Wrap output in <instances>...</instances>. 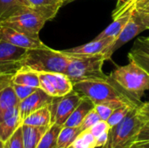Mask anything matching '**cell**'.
<instances>
[{
  "label": "cell",
  "mask_w": 149,
  "mask_h": 148,
  "mask_svg": "<svg viewBox=\"0 0 149 148\" xmlns=\"http://www.w3.org/2000/svg\"><path fill=\"white\" fill-rule=\"evenodd\" d=\"M94 106L95 105L91 99L83 97L79 106L76 107V109L73 111V113L65 123L64 126L79 127L86 116L94 108Z\"/></svg>",
  "instance_id": "cell-17"
},
{
  "label": "cell",
  "mask_w": 149,
  "mask_h": 148,
  "mask_svg": "<svg viewBox=\"0 0 149 148\" xmlns=\"http://www.w3.org/2000/svg\"><path fill=\"white\" fill-rule=\"evenodd\" d=\"M128 59L135 62L149 75V56L135 50H132L128 54Z\"/></svg>",
  "instance_id": "cell-28"
},
{
  "label": "cell",
  "mask_w": 149,
  "mask_h": 148,
  "mask_svg": "<svg viewBox=\"0 0 149 148\" xmlns=\"http://www.w3.org/2000/svg\"><path fill=\"white\" fill-rule=\"evenodd\" d=\"M0 40L6 41L13 45L22 47L27 50L37 49L45 44L39 38H33L11 27L0 24Z\"/></svg>",
  "instance_id": "cell-11"
},
{
  "label": "cell",
  "mask_w": 149,
  "mask_h": 148,
  "mask_svg": "<svg viewBox=\"0 0 149 148\" xmlns=\"http://www.w3.org/2000/svg\"><path fill=\"white\" fill-rule=\"evenodd\" d=\"M135 9L141 14H149V0H139L135 3Z\"/></svg>",
  "instance_id": "cell-34"
},
{
  "label": "cell",
  "mask_w": 149,
  "mask_h": 148,
  "mask_svg": "<svg viewBox=\"0 0 149 148\" xmlns=\"http://www.w3.org/2000/svg\"><path fill=\"white\" fill-rule=\"evenodd\" d=\"M145 38V39H146L147 41H148V42H149V37H148V38Z\"/></svg>",
  "instance_id": "cell-42"
},
{
  "label": "cell",
  "mask_w": 149,
  "mask_h": 148,
  "mask_svg": "<svg viewBox=\"0 0 149 148\" xmlns=\"http://www.w3.org/2000/svg\"><path fill=\"white\" fill-rule=\"evenodd\" d=\"M53 97L47 94L41 88H38L32 94L26 99L19 101L18 111L22 121L33 112L50 106L53 101Z\"/></svg>",
  "instance_id": "cell-12"
},
{
  "label": "cell",
  "mask_w": 149,
  "mask_h": 148,
  "mask_svg": "<svg viewBox=\"0 0 149 148\" xmlns=\"http://www.w3.org/2000/svg\"><path fill=\"white\" fill-rule=\"evenodd\" d=\"M52 124V116L51 111V105L33 112L22 121V125H28L33 126L49 127Z\"/></svg>",
  "instance_id": "cell-18"
},
{
  "label": "cell",
  "mask_w": 149,
  "mask_h": 148,
  "mask_svg": "<svg viewBox=\"0 0 149 148\" xmlns=\"http://www.w3.org/2000/svg\"><path fill=\"white\" fill-rule=\"evenodd\" d=\"M118 1H119V0H118Z\"/></svg>",
  "instance_id": "cell-44"
},
{
  "label": "cell",
  "mask_w": 149,
  "mask_h": 148,
  "mask_svg": "<svg viewBox=\"0 0 149 148\" xmlns=\"http://www.w3.org/2000/svg\"><path fill=\"white\" fill-rule=\"evenodd\" d=\"M25 7H31L26 0H0V23Z\"/></svg>",
  "instance_id": "cell-21"
},
{
  "label": "cell",
  "mask_w": 149,
  "mask_h": 148,
  "mask_svg": "<svg viewBox=\"0 0 149 148\" xmlns=\"http://www.w3.org/2000/svg\"><path fill=\"white\" fill-rule=\"evenodd\" d=\"M70 61V56L62 51L53 50L46 45L29 50L23 66L38 72L65 73Z\"/></svg>",
  "instance_id": "cell-3"
},
{
  "label": "cell",
  "mask_w": 149,
  "mask_h": 148,
  "mask_svg": "<svg viewBox=\"0 0 149 148\" xmlns=\"http://www.w3.org/2000/svg\"><path fill=\"white\" fill-rule=\"evenodd\" d=\"M0 148H3V142L0 140Z\"/></svg>",
  "instance_id": "cell-41"
},
{
  "label": "cell",
  "mask_w": 149,
  "mask_h": 148,
  "mask_svg": "<svg viewBox=\"0 0 149 148\" xmlns=\"http://www.w3.org/2000/svg\"><path fill=\"white\" fill-rule=\"evenodd\" d=\"M73 90L82 97L91 99L94 105L111 101H123L138 106L113 83L110 77L107 79H91L77 82L73 84Z\"/></svg>",
  "instance_id": "cell-2"
},
{
  "label": "cell",
  "mask_w": 149,
  "mask_h": 148,
  "mask_svg": "<svg viewBox=\"0 0 149 148\" xmlns=\"http://www.w3.org/2000/svg\"><path fill=\"white\" fill-rule=\"evenodd\" d=\"M11 83L16 85H23L35 88H39L38 72L30 68L22 66L11 77Z\"/></svg>",
  "instance_id": "cell-20"
},
{
  "label": "cell",
  "mask_w": 149,
  "mask_h": 148,
  "mask_svg": "<svg viewBox=\"0 0 149 148\" xmlns=\"http://www.w3.org/2000/svg\"><path fill=\"white\" fill-rule=\"evenodd\" d=\"M135 106H134L131 104H125V105L116 108L113 112V113L111 114L109 119L107 120L108 125L110 126V127L112 128V127L115 126L116 125H118L120 122H121L126 118V116L129 113V112Z\"/></svg>",
  "instance_id": "cell-26"
},
{
  "label": "cell",
  "mask_w": 149,
  "mask_h": 148,
  "mask_svg": "<svg viewBox=\"0 0 149 148\" xmlns=\"http://www.w3.org/2000/svg\"><path fill=\"white\" fill-rule=\"evenodd\" d=\"M18 103L12 87L11 76H0V121Z\"/></svg>",
  "instance_id": "cell-13"
},
{
  "label": "cell",
  "mask_w": 149,
  "mask_h": 148,
  "mask_svg": "<svg viewBox=\"0 0 149 148\" xmlns=\"http://www.w3.org/2000/svg\"><path fill=\"white\" fill-rule=\"evenodd\" d=\"M22 126L18 106L11 109L0 121V140L6 141Z\"/></svg>",
  "instance_id": "cell-16"
},
{
  "label": "cell",
  "mask_w": 149,
  "mask_h": 148,
  "mask_svg": "<svg viewBox=\"0 0 149 148\" xmlns=\"http://www.w3.org/2000/svg\"><path fill=\"white\" fill-rule=\"evenodd\" d=\"M29 50L0 40V76H13L22 66Z\"/></svg>",
  "instance_id": "cell-8"
},
{
  "label": "cell",
  "mask_w": 149,
  "mask_h": 148,
  "mask_svg": "<svg viewBox=\"0 0 149 148\" xmlns=\"http://www.w3.org/2000/svg\"><path fill=\"white\" fill-rule=\"evenodd\" d=\"M50 127V126H49ZM49 127L22 125L24 148H36Z\"/></svg>",
  "instance_id": "cell-19"
},
{
  "label": "cell",
  "mask_w": 149,
  "mask_h": 148,
  "mask_svg": "<svg viewBox=\"0 0 149 148\" xmlns=\"http://www.w3.org/2000/svg\"><path fill=\"white\" fill-rule=\"evenodd\" d=\"M141 15L144 24L147 25L148 29H149V14H141Z\"/></svg>",
  "instance_id": "cell-38"
},
{
  "label": "cell",
  "mask_w": 149,
  "mask_h": 148,
  "mask_svg": "<svg viewBox=\"0 0 149 148\" xmlns=\"http://www.w3.org/2000/svg\"><path fill=\"white\" fill-rule=\"evenodd\" d=\"M3 148H24L22 126L18 127L6 141L3 142Z\"/></svg>",
  "instance_id": "cell-27"
},
{
  "label": "cell",
  "mask_w": 149,
  "mask_h": 148,
  "mask_svg": "<svg viewBox=\"0 0 149 148\" xmlns=\"http://www.w3.org/2000/svg\"><path fill=\"white\" fill-rule=\"evenodd\" d=\"M131 148H135V147H134V146H133V147H131Z\"/></svg>",
  "instance_id": "cell-43"
},
{
  "label": "cell",
  "mask_w": 149,
  "mask_h": 148,
  "mask_svg": "<svg viewBox=\"0 0 149 148\" xmlns=\"http://www.w3.org/2000/svg\"><path fill=\"white\" fill-rule=\"evenodd\" d=\"M125 104H128V103H125L123 101L106 102V103H101V104L95 105L94 106V110L99 114V116L100 117L101 120H106L107 121L109 119V117L111 116V114L113 113V112L116 108H118V107H120V106H123Z\"/></svg>",
  "instance_id": "cell-24"
},
{
  "label": "cell",
  "mask_w": 149,
  "mask_h": 148,
  "mask_svg": "<svg viewBox=\"0 0 149 148\" xmlns=\"http://www.w3.org/2000/svg\"><path fill=\"white\" fill-rule=\"evenodd\" d=\"M39 88L53 98L62 97L73 90L71 79L62 72H38Z\"/></svg>",
  "instance_id": "cell-9"
},
{
  "label": "cell",
  "mask_w": 149,
  "mask_h": 148,
  "mask_svg": "<svg viewBox=\"0 0 149 148\" xmlns=\"http://www.w3.org/2000/svg\"><path fill=\"white\" fill-rule=\"evenodd\" d=\"M82 98L83 97L74 90L65 96L54 98L51 104L52 123L64 126L68 118L80 103Z\"/></svg>",
  "instance_id": "cell-10"
},
{
  "label": "cell",
  "mask_w": 149,
  "mask_h": 148,
  "mask_svg": "<svg viewBox=\"0 0 149 148\" xmlns=\"http://www.w3.org/2000/svg\"><path fill=\"white\" fill-rule=\"evenodd\" d=\"M100 120H101L100 117L99 116V114L96 113V111L94 110V108L86 116V118L84 119L81 126H79L80 132L86 131V130H89L93 125H95L97 122H99Z\"/></svg>",
  "instance_id": "cell-30"
},
{
  "label": "cell",
  "mask_w": 149,
  "mask_h": 148,
  "mask_svg": "<svg viewBox=\"0 0 149 148\" xmlns=\"http://www.w3.org/2000/svg\"><path fill=\"white\" fill-rule=\"evenodd\" d=\"M63 126L52 123L47 129L36 148H56L58 137Z\"/></svg>",
  "instance_id": "cell-23"
},
{
  "label": "cell",
  "mask_w": 149,
  "mask_h": 148,
  "mask_svg": "<svg viewBox=\"0 0 149 148\" xmlns=\"http://www.w3.org/2000/svg\"><path fill=\"white\" fill-rule=\"evenodd\" d=\"M113 83L136 105L149 90V75L135 62L118 66L109 75Z\"/></svg>",
  "instance_id": "cell-1"
},
{
  "label": "cell",
  "mask_w": 149,
  "mask_h": 148,
  "mask_svg": "<svg viewBox=\"0 0 149 148\" xmlns=\"http://www.w3.org/2000/svg\"><path fill=\"white\" fill-rule=\"evenodd\" d=\"M145 143H149V120L144 122L134 140V145Z\"/></svg>",
  "instance_id": "cell-31"
},
{
  "label": "cell",
  "mask_w": 149,
  "mask_h": 148,
  "mask_svg": "<svg viewBox=\"0 0 149 148\" xmlns=\"http://www.w3.org/2000/svg\"><path fill=\"white\" fill-rule=\"evenodd\" d=\"M134 6L127 9H122L117 11H113V21L103 31H101L98 36H96L94 39H103V38L115 39L121 32L122 29L124 28L127 21L129 20V17L131 16L132 10L134 8Z\"/></svg>",
  "instance_id": "cell-14"
},
{
  "label": "cell",
  "mask_w": 149,
  "mask_h": 148,
  "mask_svg": "<svg viewBox=\"0 0 149 148\" xmlns=\"http://www.w3.org/2000/svg\"><path fill=\"white\" fill-rule=\"evenodd\" d=\"M133 6H134V0H119L116 10H121V9L130 8V7H133Z\"/></svg>",
  "instance_id": "cell-37"
},
{
  "label": "cell",
  "mask_w": 149,
  "mask_h": 148,
  "mask_svg": "<svg viewBox=\"0 0 149 148\" xmlns=\"http://www.w3.org/2000/svg\"><path fill=\"white\" fill-rule=\"evenodd\" d=\"M110 126L108 125L107 121L106 120H100L99 122H97L95 125H93L90 129V133L95 137L97 138L98 136H100V134L107 133V132H110Z\"/></svg>",
  "instance_id": "cell-32"
},
{
  "label": "cell",
  "mask_w": 149,
  "mask_h": 148,
  "mask_svg": "<svg viewBox=\"0 0 149 148\" xmlns=\"http://www.w3.org/2000/svg\"><path fill=\"white\" fill-rule=\"evenodd\" d=\"M61 1H62L63 5H64V4H66V3H72V2H73V1H75V0H61Z\"/></svg>",
  "instance_id": "cell-40"
},
{
  "label": "cell",
  "mask_w": 149,
  "mask_h": 148,
  "mask_svg": "<svg viewBox=\"0 0 149 148\" xmlns=\"http://www.w3.org/2000/svg\"><path fill=\"white\" fill-rule=\"evenodd\" d=\"M148 30L147 25L144 24L141 13L134 8L132 10L131 16L129 17V20L122 29L121 32L119 34V36L114 39V41L107 47L105 51L103 52V56L105 60H109L112 57V55L122 45L132 40L134 38L143 32L144 31Z\"/></svg>",
  "instance_id": "cell-7"
},
{
  "label": "cell",
  "mask_w": 149,
  "mask_h": 148,
  "mask_svg": "<svg viewBox=\"0 0 149 148\" xmlns=\"http://www.w3.org/2000/svg\"><path fill=\"white\" fill-rule=\"evenodd\" d=\"M114 38H103V39H93V41L73 47L68 50L62 51L65 54L72 57H79V56H93L97 54H103L107 46H109Z\"/></svg>",
  "instance_id": "cell-15"
},
{
  "label": "cell",
  "mask_w": 149,
  "mask_h": 148,
  "mask_svg": "<svg viewBox=\"0 0 149 148\" xmlns=\"http://www.w3.org/2000/svg\"><path fill=\"white\" fill-rule=\"evenodd\" d=\"M105 61L103 54L87 57L70 56V61L65 74L71 79L72 84L83 80L107 79L109 76L106 75L102 71Z\"/></svg>",
  "instance_id": "cell-4"
},
{
  "label": "cell",
  "mask_w": 149,
  "mask_h": 148,
  "mask_svg": "<svg viewBox=\"0 0 149 148\" xmlns=\"http://www.w3.org/2000/svg\"><path fill=\"white\" fill-rule=\"evenodd\" d=\"M70 148H97L96 138L89 130L80 132Z\"/></svg>",
  "instance_id": "cell-25"
},
{
  "label": "cell",
  "mask_w": 149,
  "mask_h": 148,
  "mask_svg": "<svg viewBox=\"0 0 149 148\" xmlns=\"http://www.w3.org/2000/svg\"><path fill=\"white\" fill-rule=\"evenodd\" d=\"M109 132L104 133L96 138V147L97 148L104 147L109 140Z\"/></svg>",
  "instance_id": "cell-35"
},
{
  "label": "cell",
  "mask_w": 149,
  "mask_h": 148,
  "mask_svg": "<svg viewBox=\"0 0 149 148\" xmlns=\"http://www.w3.org/2000/svg\"><path fill=\"white\" fill-rule=\"evenodd\" d=\"M132 50L138 51L149 56V42L147 41L144 38H139L134 44Z\"/></svg>",
  "instance_id": "cell-33"
},
{
  "label": "cell",
  "mask_w": 149,
  "mask_h": 148,
  "mask_svg": "<svg viewBox=\"0 0 149 148\" xmlns=\"http://www.w3.org/2000/svg\"><path fill=\"white\" fill-rule=\"evenodd\" d=\"M53 18L54 17L52 15L45 11L32 7H25L0 24L11 27L33 38H39V32L45 23Z\"/></svg>",
  "instance_id": "cell-6"
},
{
  "label": "cell",
  "mask_w": 149,
  "mask_h": 148,
  "mask_svg": "<svg viewBox=\"0 0 149 148\" xmlns=\"http://www.w3.org/2000/svg\"><path fill=\"white\" fill-rule=\"evenodd\" d=\"M138 112L145 120H149V102L141 104L138 107Z\"/></svg>",
  "instance_id": "cell-36"
},
{
  "label": "cell",
  "mask_w": 149,
  "mask_h": 148,
  "mask_svg": "<svg viewBox=\"0 0 149 148\" xmlns=\"http://www.w3.org/2000/svg\"><path fill=\"white\" fill-rule=\"evenodd\" d=\"M29 5L34 9L45 11L53 17H56L60 7L63 5L61 0H26Z\"/></svg>",
  "instance_id": "cell-22"
},
{
  "label": "cell",
  "mask_w": 149,
  "mask_h": 148,
  "mask_svg": "<svg viewBox=\"0 0 149 148\" xmlns=\"http://www.w3.org/2000/svg\"><path fill=\"white\" fill-rule=\"evenodd\" d=\"M12 87H13L15 94L19 101L26 99L27 97H29L31 94H32L38 89V88L28 86V85H16V84H12Z\"/></svg>",
  "instance_id": "cell-29"
},
{
  "label": "cell",
  "mask_w": 149,
  "mask_h": 148,
  "mask_svg": "<svg viewBox=\"0 0 149 148\" xmlns=\"http://www.w3.org/2000/svg\"><path fill=\"white\" fill-rule=\"evenodd\" d=\"M135 148H149V143L145 144H139V145H134Z\"/></svg>",
  "instance_id": "cell-39"
},
{
  "label": "cell",
  "mask_w": 149,
  "mask_h": 148,
  "mask_svg": "<svg viewBox=\"0 0 149 148\" xmlns=\"http://www.w3.org/2000/svg\"><path fill=\"white\" fill-rule=\"evenodd\" d=\"M138 107H134L126 118L109 132V140L102 148H131L135 138L146 121L139 113Z\"/></svg>",
  "instance_id": "cell-5"
}]
</instances>
